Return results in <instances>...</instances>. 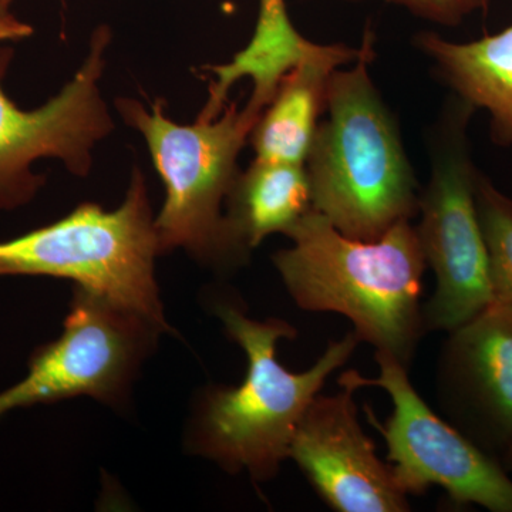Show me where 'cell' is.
<instances>
[{
  "instance_id": "obj_3",
  "label": "cell",
  "mask_w": 512,
  "mask_h": 512,
  "mask_svg": "<svg viewBox=\"0 0 512 512\" xmlns=\"http://www.w3.org/2000/svg\"><path fill=\"white\" fill-rule=\"evenodd\" d=\"M225 332L244 350L247 375L237 387L212 386L202 396L192 429L195 453L210 458L229 474L248 473L271 480L288 460L296 427L326 380L355 353V332L332 340L312 367L289 372L279 363L276 345L295 339L298 330L282 319L248 318L238 306L217 303Z\"/></svg>"
},
{
  "instance_id": "obj_1",
  "label": "cell",
  "mask_w": 512,
  "mask_h": 512,
  "mask_svg": "<svg viewBox=\"0 0 512 512\" xmlns=\"http://www.w3.org/2000/svg\"><path fill=\"white\" fill-rule=\"evenodd\" d=\"M292 247L272 261L293 302L306 312L338 313L360 342L410 369L421 339L427 264L416 225L400 221L376 241L346 237L311 210L288 234Z\"/></svg>"
},
{
  "instance_id": "obj_9",
  "label": "cell",
  "mask_w": 512,
  "mask_h": 512,
  "mask_svg": "<svg viewBox=\"0 0 512 512\" xmlns=\"http://www.w3.org/2000/svg\"><path fill=\"white\" fill-rule=\"evenodd\" d=\"M110 43L107 26L94 30L73 79L35 110L20 109L3 90L15 50L0 47V210H16L36 197L46 183L32 170L40 158L62 161L76 177L92 171L94 148L114 131L100 89Z\"/></svg>"
},
{
  "instance_id": "obj_12",
  "label": "cell",
  "mask_w": 512,
  "mask_h": 512,
  "mask_svg": "<svg viewBox=\"0 0 512 512\" xmlns=\"http://www.w3.org/2000/svg\"><path fill=\"white\" fill-rule=\"evenodd\" d=\"M357 56L359 49L332 45L285 74L249 137L255 160L305 164L325 114L330 76Z\"/></svg>"
},
{
  "instance_id": "obj_11",
  "label": "cell",
  "mask_w": 512,
  "mask_h": 512,
  "mask_svg": "<svg viewBox=\"0 0 512 512\" xmlns=\"http://www.w3.org/2000/svg\"><path fill=\"white\" fill-rule=\"evenodd\" d=\"M319 393L303 413L288 458L320 500L338 512H407L409 500L392 466L377 456L359 421L356 389Z\"/></svg>"
},
{
  "instance_id": "obj_14",
  "label": "cell",
  "mask_w": 512,
  "mask_h": 512,
  "mask_svg": "<svg viewBox=\"0 0 512 512\" xmlns=\"http://www.w3.org/2000/svg\"><path fill=\"white\" fill-rule=\"evenodd\" d=\"M225 214L229 239L242 261L269 235L288 237L312 210L305 164L254 160L239 173L229 192Z\"/></svg>"
},
{
  "instance_id": "obj_13",
  "label": "cell",
  "mask_w": 512,
  "mask_h": 512,
  "mask_svg": "<svg viewBox=\"0 0 512 512\" xmlns=\"http://www.w3.org/2000/svg\"><path fill=\"white\" fill-rule=\"evenodd\" d=\"M416 45L458 99L490 114L491 140L512 146V25L468 43L423 32Z\"/></svg>"
},
{
  "instance_id": "obj_16",
  "label": "cell",
  "mask_w": 512,
  "mask_h": 512,
  "mask_svg": "<svg viewBox=\"0 0 512 512\" xmlns=\"http://www.w3.org/2000/svg\"><path fill=\"white\" fill-rule=\"evenodd\" d=\"M302 42V35L292 25L285 0H259L258 20L249 47L265 57L291 55Z\"/></svg>"
},
{
  "instance_id": "obj_19",
  "label": "cell",
  "mask_w": 512,
  "mask_h": 512,
  "mask_svg": "<svg viewBox=\"0 0 512 512\" xmlns=\"http://www.w3.org/2000/svg\"><path fill=\"white\" fill-rule=\"evenodd\" d=\"M501 463H503L505 470H507L508 473H510L512 476V443L511 446L508 447L507 453H505V456Z\"/></svg>"
},
{
  "instance_id": "obj_18",
  "label": "cell",
  "mask_w": 512,
  "mask_h": 512,
  "mask_svg": "<svg viewBox=\"0 0 512 512\" xmlns=\"http://www.w3.org/2000/svg\"><path fill=\"white\" fill-rule=\"evenodd\" d=\"M33 35V28L10 12H0V42L22 40Z\"/></svg>"
},
{
  "instance_id": "obj_20",
  "label": "cell",
  "mask_w": 512,
  "mask_h": 512,
  "mask_svg": "<svg viewBox=\"0 0 512 512\" xmlns=\"http://www.w3.org/2000/svg\"><path fill=\"white\" fill-rule=\"evenodd\" d=\"M13 2H15V0H0V12H10Z\"/></svg>"
},
{
  "instance_id": "obj_5",
  "label": "cell",
  "mask_w": 512,
  "mask_h": 512,
  "mask_svg": "<svg viewBox=\"0 0 512 512\" xmlns=\"http://www.w3.org/2000/svg\"><path fill=\"white\" fill-rule=\"evenodd\" d=\"M154 221L146 177L134 167L116 210L84 202L62 220L0 242V276L69 279L170 332L154 272L161 255Z\"/></svg>"
},
{
  "instance_id": "obj_10",
  "label": "cell",
  "mask_w": 512,
  "mask_h": 512,
  "mask_svg": "<svg viewBox=\"0 0 512 512\" xmlns=\"http://www.w3.org/2000/svg\"><path fill=\"white\" fill-rule=\"evenodd\" d=\"M447 335L436 372L441 417L503 461L512 443V305L491 303Z\"/></svg>"
},
{
  "instance_id": "obj_2",
  "label": "cell",
  "mask_w": 512,
  "mask_h": 512,
  "mask_svg": "<svg viewBox=\"0 0 512 512\" xmlns=\"http://www.w3.org/2000/svg\"><path fill=\"white\" fill-rule=\"evenodd\" d=\"M373 59L375 35L367 30L353 67L330 76L326 119L305 161L312 210L360 241L412 221L421 194L396 117L370 76Z\"/></svg>"
},
{
  "instance_id": "obj_17",
  "label": "cell",
  "mask_w": 512,
  "mask_h": 512,
  "mask_svg": "<svg viewBox=\"0 0 512 512\" xmlns=\"http://www.w3.org/2000/svg\"><path fill=\"white\" fill-rule=\"evenodd\" d=\"M343 2H363V0H343ZM400 6L412 13L416 18L446 26L457 28L470 16L476 13L487 15L493 0H383Z\"/></svg>"
},
{
  "instance_id": "obj_8",
  "label": "cell",
  "mask_w": 512,
  "mask_h": 512,
  "mask_svg": "<svg viewBox=\"0 0 512 512\" xmlns=\"http://www.w3.org/2000/svg\"><path fill=\"white\" fill-rule=\"evenodd\" d=\"M164 332L147 316L76 286L62 336L37 350L22 382L0 393V417L77 396L119 402Z\"/></svg>"
},
{
  "instance_id": "obj_4",
  "label": "cell",
  "mask_w": 512,
  "mask_h": 512,
  "mask_svg": "<svg viewBox=\"0 0 512 512\" xmlns=\"http://www.w3.org/2000/svg\"><path fill=\"white\" fill-rule=\"evenodd\" d=\"M164 106L160 99L150 107L130 97L116 100L121 119L146 141L164 183V205L154 221L161 254L183 248L205 264L241 265L222 207L241 173L239 154L264 110L248 101L242 107L227 103L217 119L178 124Z\"/></svg>"
},
{
  "instance_id": "obj_6",
  "label": "cell",
  "mask_w": 512,
  "mask_h": 512,
  "mask_svg": "<svg viewBox=\"0 0 512 512\" xmlns=\"http://www.w3.org/2000/svg\"><path fill=\"white\" fill-rule=\"evenodd\" d=\"M474 113L458 97L448 104L434 137L429 183L420 194L416 232L436 276V291L423 306L426 332H450L494 303L476 205L480 171L468 140Z\"/></svg>"
},
{
  "instance_id": "obj_15",
  "label": "cell",
  "mask_w": 512,
  "mask_h": 512,
  "mask_svg": "<svg viewBox=\"0 0 512 512\" xmlns=\"http://www.w3.org/2000/svg\"><path fill=\"white\" fill-rule=\"evenodd\" d=\"M476 205L494 302L512 305V200L480 173Z\"/></svg>"
},
{
  "instance_id": "obj_7",
  "label": "cell",
  "mask_w": 512,
  "mask_h": 512,
  "mask_svg": "<svg viewBox=\"0 0 512 512\" xmlns=\"http://www.w3.org/2000/svg\"><path fill=\"white\" fill-rule=\"evenodd\" d=\"M380 375L363 377L356 370L342 373L339 386L379 387L389 394L393 412L380 423L387 463L404 494H426L431 487L446 491L457 505H477L490 512H512V476L497 458L478 448L421 399L409 379V369L392 357L375 353Z\"/></svg>"
}]
</instances>
